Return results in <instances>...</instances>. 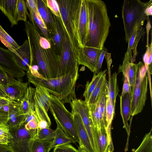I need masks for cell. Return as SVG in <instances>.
<instances>
[{
	"instance_id": "42",
	"label": "cell",
	"mask_w": 152,
	"mask_h": 152,
	"mask_svg": "<svg viewBox=\"0 0 152 152\" xmlns=\"http://www.w3.org/2000/svg\"><path fill=\"white\" fill-rule=\"evenodd\" d=\"M124 83L123 86L122 92L120 96L122 97L127 93H130V87L129 84L127 76L126 75L124 76Z\"/></svg>"
},
{
	"instance_id": "8",
	"label": "cell",
	"mask_w": 152,
	"mask_h": 152,
	"mask_svg": "<svg viewBox=\"0 0 152 152\" xmlns=\"http://www.w3.org/2000/svg\"><path fill=\"white\" fill-rule=\"evenodd\" d=\"M12 136L7 146L11 152H31L37 129L27 130L25 124L18 129H10Z\"/></svg>"
},
{
	"instance_id": "16",
	"label": "cell",
	"mask_w": 152,
	"mask_h": 152,
	"mask_svg": "<svg viewBox=\"0 0 152 152\" xmlns=\"http://www.w3.org/2000/svg\"><path fill=\"white\" fill-rule=\"evenodd\" d=\"M53 16L55 27L48 34L49 40L60 56L65 38L66 29L61 19L53 14Z\"/></svg>"
},
{
	"instance_id": "1",
	"label": "cell",
	"mask_w": 152,
	"mask_h": 152,
	"mask_svg": "<svg viewBox=\"0 0 152 152\" xmlns=\"http://www.w3.org/2000/svg\"><path fill=\"white\" fill-rule=\"evenodd\" d=\"M30 20L31 22L28 20L25 22V31L31 51V66L36 65L38 66L39 72L43 78L58 77L60 56L52 45L46 49L41 47L39 42L40 34L33 20Z\"/></svg>"
},
{
	"instance_id": "47",
	"label": "cell",
	"mask_w": 152,
	"mask_h": 152,
	"mask_svg": "<svg viewBox=\"0 0 152 152\" xmlns=\"http://www.w3.org/2000/svg\"><path fill=\"white\" fill-rule=\"evenodd\" d=\"M104 57L105 58L107 62L109 78H110L111 76L110 73V66L112 63V60L111 58V53L107 52L105 55Z\"/></svg>"
},
{
	"instance_id": "44",
	"label": "cell",
	"mask_w": 152,
	"mask_h": 152,
	"mask_svg": "<svg viewBox=\"0 0 152 152\" xmlns=\"http://www.w3.org/2000/svg\"><path fill=\"white\" fill-rule=\"evenodd\" d=\"M25 2L28 9H31L34 12L38 11L36 0H26Z\"/></svg>"
},
{
	"instance_id": "13",
	"label": "cell",
	"mask_w": 152,
	"mask_h": 152,
	"mask_svg": "<svg viewBox=\"0 0 152 152\" xmlns=\"http://www.w3.org/2000/svg\"><path fill=\"white\" fill-rule=\"evenodd\" d=\"M0 67L7 73L15 78H22L25 71L18 64L13 53L0 47Z\"/></svg>"
},
{
	"instance_id": "46",
	"label": "cell",
	"mask_w": 152,
	"mask_h": 152,
	"mask_svg": "<svg viewBox=\"0 0 152 152\" xmlns=\"http://www.w3.org/2000/svg\"><path fill=\"white\" fill-rule=\"evenodd\" d=\"M9 119L8 113L0 110V124H7Z\"/></svg>"
},
{
	"instance_id": "53",
	"label": "cell",
	"mask_w": 152,
	"mask_h": 152,
	"mask_svg": "<svg viewBox=\"0 0 152 152\" xmlns=\"http://www.w3.org/2000/svg\"><path fill=\"white\" fill-rule=\"evenodd\" d=\"M0 152H11L7 145L0 144Z\"/></svg>"
},
{
	"instance_id": "18",
	"label": "cell",
	"mask_w": 152,
	"mask_h": 152,
	"mask_svg": "<svg viewBox=\"0 0 152 152\" xmlns=\"http://www.w3.org/2000/svg\"><path fill=\"white\" fill-rule=\"evenodd\" d=\"M17 55L13 53L15 59L18 64L27 72L31 66V57L29 43L26 40L23 44L15 50Z\"/></svg>"
},
{
	"instance_id": "35",
	"label": "cell",
	"mask_w": 152,
	"mask_h": 152,
	"mask_svg": "<svg viewBox=\"0 0 152 152\" xmlns=\"http://www.w3.org/2000/svg\"><path fill=\"white\" fill-rule=\"evenodd\" d=\"M134 152H152V129L145 135L141 143Z\"/></svg>"
},
{
	"instance_id": "25",
	"label": "cell",
	"mask_w": 152,
	"mask_h": 152,
	"mask_svg": "<svg viewBox=\"0 0 152 152\" xmlns=\"http://www.w3.org/2000/svg\"><path fill=\"white\" fill-rule=\"evenodd\" d=\"M107 69L103 71L92 93L88 104H96L102 95L107 87V82L106 78Z\"/></svg>"
},
{
	"instance_id": "12",
	"label": "cell",
	"mask_w": 152,
	"mask_h": 152,
	"mask_svg": "<svg viewBox=\"0 0 152 152\" xmlns=\"http://www.w3.org/2000/svg\"><path fill=\"white\" fill-rule=\"evenodd\" d=\"M76 23L79 47L82 48L87 42L88 34V20L86 0H80Z\"/></svg>"
},
{
	"instance_id": "29",
	"label": "cell",
	"mask_w": 152,
	"mask_h": 152,
	"mask_svg": "<svg viewBox=\"0 0 152 152\" xmlns=\"http://www.w3.org/2000/svg\"><path fill=\"white\" fill-rule=\"evenodd\" d=\"M55 130V137L52 140L51 149L58 146L73 143L71 139L66 135L58 124H57Z\"/></svg>"
},
{
	"instance_id": "40",
	"label": "cell",
	"mask_w": 152,
	"mask_h": 152,
	"mask_svg": "<svg viewBox=\"0 0 152 152\" xmlns=\"http://www.w3.org/2000/svg\"><path fill=\"white\" fill-rule=\"evenodd\" d=\"M53 152H78V150L71 145L66 144L55 147Z\"/></svg>"
},
{
	"instance_id": "49",
	"label": "cell",
	"mask_w": 152,
	"mask_h": 152,
	"mask_svg": "<svg viewBox=\"0 0 152 152\" xmlns=\"http://www.w3.org/2000/svg\"><path fill=\"white\" fill-rule=\"evenodd\" d=\"M152 40H151V43L150 45V50L149 53L148 60V64L149 69L151 75L152 74Z\"/></svg>"
},
{
	"instance_id": "23",
	"label": "cell",
	"mask_w": 152,
	"mask_h": 152,
	"mask_svg": "<svg viewBox=\"0 0 152 152\" xmlns=\"http://www.w3.org/2000/svg\"><path fill=\"white\" fill-rule=\"evenodd\" d=\"M39 14L45 25L48 34L54 28L53 14L47 7L45 0H36Z\"/></svg>"
},
{
	"instance_id": "3",
	"label": "cell",
	"mask_w": 152,
	"mask_h": 152,
	"mask_svg": "<svg viewBox=\"0 0 152 152\" xmlns=\"http://www.w3.org/2000/svg\"><path fill=\"white\" fill-rule=\"evenodd\" d=\"M28 82L36 87L44 88L49 93L58 98L64 104L70 103L76 98L75 85L78 73L69 74L54 78L44 79L35 77L30 72L26 73Z\"/></svg>"
},
{
	"instance_id": "2",
	"label": "cell",
	"mask_w": 152,
	"mask_h": 152,
	"mask_svg": "<svg viewBox=\"0 0 152 152\" xmlns=\"http://www.w3.org/2000/svg\"><path fill=\"white\" fill-rule=\"evenodd\" d=\"M88 20V41L84 46L102 49L111 26L106 5L101 0H86Z\"/></svg>"
},
{
	"instance_id": "52",
	"label": "cell",
	"mask_w": 152,
	"mask_h": 152,
	"mask_svg": "<svg viewBox=\"0 0 152 152\" xmlns=\"http://www.w3.org/2000/svg\"><path fill=\"white\" fill-rule=\"evenodd\" d=\"M148 19V22L146 25V29L147 34V45L146 46L149 45L148 40H149V33L150 29L151 28V24L150 20L149 19Z\"/></svg>"
},
{
	"instance_id": "15",
	"label": "cell",
	"mask_w": 152,
	"mask_h": 152,
	"mask_svg": "<svg viewBox=\"0 0 152 152\" xmlns=\"http://www.w3.org/2000/svg\"><path fill=\"white\" fill-rule=\"evenodd\" d=\"M101 50L86 46L79 48L76 54L78 65L87 67L94 74Z\"/></svg>"
},
{
	"instance_id": "17",
	"label": "cell",
	"mask_w": 152,
	"mask_h": 152,
	"mask_svg": "<svg viewBox=\"0 0 152 152\" xmlns=\"http://www.w3.org/2000/svg\"><path fill=\"white\" fill-rule=\"evenodd\" d=\"M71 113L80 140L79 146H82L86 152H94L80 116L78 113L73 111H71Z\"/></svg>"
},
{
	"instance_id": "4",
	"label": "cell",
	"mask_w": 152,
	"mask_h": 152,
	"mask_svg": "<svg viewBox=\"0 0 152 152\" xmlns=\"http://www.w3.org/2000/svg\"><path fill=\"white\" fill-rule=\"evenodd\" d=\"M152 4V0L143 2L140 0H124L122 8L126 42L128 43L135 28L141 27L148 18L145 13L146 8Z\"/></svg>"
},
{
	"instance_id": "57",
	"label": "cell",
	"mask_w": 152,
	"mask_h": 152,
	"mask_svg": "<svg viewBox=\"0 0 152 152\" xmlns=\"http://www.w3.org/2000/svg\"><path fill=\"white\" fill-rule=\"evenodd\" d=\"M1 99V98H0V99Z\"/></svg>"
},
{
	"instance_id": "51",
	"label": "cell",
	"mask_w": 152,
	"mask_h": 152,
	"mask_svg": "<svg viewBox=\"0 0 152 152\" xmlns=\"http://www.w3.org/2000/svg\"><path fill=\"white\" fill-rule=\"evenodd\" d=\"M50 128L48 123L45 121H41L38 123V129H41L45 128Z\"/></svg>"
},
{
	"instance_id": "9",
	"label": "cell",
	"mask_w": 152,
	"mask_h": 152,
	"mask_svg": "<svg viewBox=\"0 0 152 152\" xmlns=\"http://www.w3.org/2000/svg\"><path fill=\"white\" fill-rule=\"evenodd\" d=\"M60 77L69 74L78 73V64L76 55L66 30L65 38L59 58Z\"/></svg>"
},
{
	"instance_id": "24",
	"label": "cell",
	"mask_w": 152,
	"mask_h": 152,
	"mask_svg": "<svg viewBox=\"0 0 152 152\" xmlns=\"http://www.w3.org/2000/svg\"><path fill=\"white\" fill-rule=\"evenodd\" d=\"M115 106L107 95L105 114L106 131L109 144L108 152H113L114 151V147L111 135V127L112 121L115 115Z\"/></svg>"
},
{
	"instance_id": "22",
	"label": "cell",
	"mask_w": 152,
	"mask_h": 152,
	"mask_svg": "<svg viewBox=\"0 0 152 152\" xmlns=\"http://www.w3.org/2000/svg\"><path fill=\"white\" fill-rule=\"evenodd\" d=\"M131 99L130 92L127 93L122 97L120 96V113L123 120V127L127 133L128 139L130 130V126L128 124V121L131 118Z\"/></svg>"
},
{
	"instance_id": "14",
	"label": "cell",
	"mask_w": 152,
	"mask_h": 152,
	"mask_svg": "<svg viewBox=\"0 0 152 152\" xmlns=\"http://www.w3.org/2000/svg\"><path fill=\"white\" fill-rule=\"evenodd\" d=\"M72 111L78 113L80 116L89 138L91 145L95 152L94 145L92 134L93 126L90 118L88 104L81 99L75 98L70 103Z\"/></svg>"
},
{
	"instance_id": "10",
	"label": "cell",
	"mask_w": 152,
	"mask_h": 152,
	"mask_svg": "<svg viewBox=\"0 0 152 152\" xmlns=\"http://www.w3.org/2000/svg\"><path fill=\"white\" fill-rule=\"evenodd\" d=\"M7 75L6 84L1 86L9 99L20 103L28 87V82H23L22 78H15L8 74Z\"/></svg>"
},
{
	"instance_id": "45",
	"label": "cell",
	"mask_w": 152,
	"mask_h": 152,
	"mask_svg": "<svg viewBox=\"0 0 152 152\" xmlns=\"http://www.w3.org/2000/svg\"><path fill=\"white\" fill-rule=\"evenodd\" d=\"M25 127L27 130L37 129L38 128V122L35 119L31 120L25 124Z\"/></svg>"
},
{
	"instance_id": "50",
	"label": "cell",
	"mask_w": 152,
	"mask_h": 152,
	"mask_svg": "<svg viewBox=\"0 0 152 152\" xmlns=\"http://www.w3.org/2000/svg\"><path fill=\"white\" fill-rule=\"evenodd\" d=\"M11 101L7 97L0 99V110H3L4 106L9 104Z\"/></svg>"
},
{
	"instance_id": "48",
	"label": "cell",
	"mask_w": 152,
	"mask_h": 152,
	"mask_svg": "<svg viewBox=\"0 0 152 152\" xmlns=\"http://www.w3.org/2000/svg\"><path fill=\"white\" fill-rule=\"evenodd\" d=\"M7 74L0 67V84L6 85L7 83Z\"/></svg>"
},
{
	"instance_id": "28",
	"label": "cell",
	"mask_w": 152,
	"mask_h": 152,
	"mask_svg": "<svg viewBox=\"0 0 152 152\" xmlns=\"http://www.w3.org/2000/svg\"><path fill=\"white\" fill-rule=\"evenodd\" d=\"M117 74L115 72L109 78L107 82V97L115 106L116 97L119 92L117 81Z\"/></svg>"
},
{
	"instance_id": "56",
	"label": "cell",
	"mask_w": 152,
	"mask_h": 152,
	"mask_svg": "<svg viewBox=\"0 0 152 152\" xmlns=\"http://www.w3.org/2000/svg\"><path fill=\"white\" fill-rule=\"evenodd\" d=\"M78 152H86L83 148L81 146H79L77 149Z\"/></svg>"
},
{
	"instance_id": "54",
	"label": "cell",
	"mask_w": 152,
	"mask_h": 152,
	"mask_svg": "<svg viewBox=\"0 0 152 152\" xmlns=\"http://www.w3.org/2000/svg\"><path fill=\"white\" fill-rule=\"evenodd\" d=\"M145 13L148 17L152 15V4L148 6L145 10Z\"/></svg>"
},
{
	"instance_id": "11",
	"label": "cell",
	"mask_w": 152,
	"mask_h": 152,
	"mask_svg": "<svg viewBox=\"0 0 152 152\" xmlns=\"http://www.w3.org/2000/svg\"><path fill=\"white\" fill-rule=\"evenodd\" d=\"M50 95V93L44 88L40 86L36 87L34 96L35 113L39 122L45 121L50 127L51 123L48 114L49 108Z\"/></svg>"
},
{
	"instance_id": "31",
	"label": "cell",
	"mask_w": 152,
	"mask_h": 152,
	"mask_svg": "<svg viewBox=\"0 0 152 152\" xmlns=\"http://www.w3.org/2000/svg\"><path fill=\"white\" fill-rule=\"evenodd\" d=\"M29 14L27 10L25 1L24 0H17L15 14V19L18 23L19 20H22L25 22L27 20V16Z\"/></svg>"
},
{
	"instance_id": "6",
	"label": "cell",
	"mask_w": 152,
	"mask_h": 152,
	"mask_svg": "<svg viewBox=\"0 0 152 152\" xmlns=\"http://www.w3.org/2000/svg\"><path fill=\"white\" fill-rule=\"evenodd\" d=\"M49 109L57 123L72 141L79 143L72 114L66 108L64 104L57 97L50 94Z\"/></svg>"
},
{
	"instance_id": "36",
	"label": "cell",
	"mask_w": 152,
	"mask_h": 152,
	"mask_svg": "<svg viewBox=\"0 0 152 152\" xmlns=\"http://www.w3.org/2000/svg\"><path fill=\"white\" fill-rule=\"evenodd\" d=\"M55 130L49 128L37 129L35 139L52 141L55 137Z\"/></svg>"
},
{
	"instance_id": "5",
	"label": "cell",
	"mask_w": 152,
	"mask_h": 152,
	"mask_svg": "<svg viewBox=\"0 0 152 152\" xmlns=\"http://www.w3.org/2000/svg\"><path fill=\"white\" fill-rule=\"evenodd\" d=\"M61 19L76 55L79 47L77 15L80 0H57Z\"/></svg>"
},
{
	"instance_id": "27",
	"label": "cell",
	"mask_w": 152,
	"mask_h": 152,
	"mask_svg": "<svg viewBox=\"0 0 152 152\" xmlns=\"http://www.w3.org/2000/svg\"><path fill=\"white\" fill-rule=\"evenodd\" d=\"M90 116L94 126L97 129L105 127L106 123L99 113L97 102L93 104H88Z\"/></svg>"
},
{
	"instance_id": "38",
	"label": "cell",
	"mask_w": 152,
	"mask_h": 152,
	"mask_svg": "<svg viewBox=\"0 0 152 152\" xmlns=\"http://www.w3.org/2000/svg\"><path fill=\"white\" fill-rule=\"evenodd\" d=\"M144 33V28H143L142 26L139 28L137 31L132 49L133 53V56H132V63H134V62L135 61L137 53V48L138 44L142 35Z\"/></svg>"
},
{
	"instance_id": "43",
	"label": "cell",
	"mask_w": 152,
	"mask_h": 152,
	"mask_svg": "<svg viewBox=\"0 0 152 152\" xmlns=\"http://www.w3.org/2000/svg\"><path fill=\"white\" fill-rule=\"evenodd\" d=\"M142 27V26H141ZM141 27L139 26H137L135 28L134 31L133 32L132 34V36L130 38L129 41L128 43V47L127 48V51L126 52L128 53H129L132 50V47L134 41V40L135 38V37L136 36V34H137V31L138 29V28Z\"/></svg>"
},
{
	"instance_id": "7",
	"label": "cell",
	"mask_w": 152,
	"mask_h": 152,
	"mask_svg": "<svg viewBox=\"0 0 152 152\" xmlns=\"http://www.w3.org/2000/svg\"><path fill=\"white\" fill-rule=\"evenodd\" d=\"M137 65L134 86L131 99V118L142 112L147 99L148 80L146 69L141 61Z\"/></svg>"
},
{
	"instance_id": "21",
	"label": "cell",
	"mask_w": 152,
	"mask_h": 152,
	"mask_svg": "<svg viewBox=\"0 0 152 152\" xmlns=\"http://www.w3.org/2000/svg\"><path fill=\"white\" fill-rule=\"evenodd\" d=\"M36 88L29 86L23 97L19 104V109L20 113L27 115L35 113L34 110V96Z\"/></svg>"
},
{
	"instance_id": "55",
	"label": "cell",
	"mask_w": 152,
	"mask_h": 152,
	"mask_svg": "<svg viewBox=\"0 0 152 152\" xmlns=\"http://www.w3.org/2000/svg\"><path fill=\"white\" fill-rule=\"evenodd\" d=\"M7 97V95L5 91L0 84V98H3Z\"/></svg>"
},
{
	"instance_id": "33",
	"label": "cell",
	"mask_w": 152,
	"mask_h": 152,
	"mask_svg": "<svg viewBox=\"0 0 152 152\" xmlns=\"http://www.w3.org/2000/svg\"><path fill=\"white\" fill-rule=\"evenodd\" d=\"M30 14L28 16L30 19L32 20L44 37L49 40L48 31L39 14H36L31 9H28Z\"/></svg>"
},
{
	"instance_id": "34",
	"label": "cell",
	"mask_w": 152,
	"mask_h": 152,
	"mask_svg": "<svg viewBox=\"0 0 152 152\" xmlns=\"http://www.w3.org/2000/svg\"><path fill=\"white\" fill-rule=\"evenodd\" d=\"M52 141L35 139L33 142L31 152H49L51 150Z\"/></svg>"
},
{
	"instance_id": "41",
	"label": "cell",
	"mask_w": 152,
	"mask_h": 152,
	"mask_svg": "<svg viewBox=\"0 0 152 152\" xmlns=\"http://www.w3.org/2000/svg\"><path fill=\"white\" fill-rule=\"evenodd\" d=\"M107 52V49L105 47L101 50L100 56L97 64L96 69L94 75H96L100 72V69L102 67L103 59L106 53Z\"/></svg>"
},
{
	"instance_id": "37",
	"label": "cell",
	"mask_w": 152,
	"mask_h": 152,
	"mask_svg": "<svg viewBox=\"0 0 152 152\" xmlns=\"http://www.w3.org/2000/svg\"><path fill=\"white\" fill-rule=\"evenodd\" d=\"M12 137L7 124H0V144L7 145Z\"/></svg>"
},
{
	"instance_id": "19",
	"label": "cell",
	"mask_w": 152,
	"mask_h": 152,
	"mask_svg": "<svg viewBox=\"0 0 152 152\" xmlns=\"http://www.w3.org/2000/svg\"><path fill=\"white\" fill-rule=\"evenodd\" d=\"M19 103L12 101L9 104V119L7 123L9 129H16L25 124L26 115H22L19 109Z\"/></svg>"
},
{
	"instance_id": "20",
	"label": "cell",
	"mask_w": 152,
	"mask_h": 152,
	"mask_svg": "<svg viewBox=\"0 0 152 152\" xmlns=\"http://www.w3.org/2000/svg\"><path fill=\"white\" fill-rule=\"evenodd\" d=\"M95 152H108L109 146L106 128L97 129L94 126L92 129Z\"/></svg>"
},
{
	"instance_id": "39",
	"label": "cell",
	"mask_w": 152,
	"mask_h": 152,
	"mask_svg": "<svg viewBox=\"0 0 152 152\" xmlns=\"http://www.w3.org/2000/svg\"><path fill=\"white\" fill-rule=\"evenodd\" d=\"M46 4L51 12L56 16L60 18L59 6L57 0H45Z\"/></svg>"
},
{
	"instance_id": "30",
	"label": "cell",
	"mask_w": 152,
	"mask_h": 152,
	"mask_svg": "<svg viewBox=\"0 0 152 152\" xmlns=\"http://www.w3.org/2000/svg\"><path fill=\"white\" fill-rule=\"evenodd\" d=\"M0 40L1 42L13 53L17 55L15 50L19 46L14 40L5 31L0 24Z\"/></svg>"
},
{
	"instance_id": "32",
	"label": "cell",
	"mask_w": 152,
	"mask_h": 152,
	"mask_svg": "<svg viewBox=\"0 0 152 152\" xmlns=\"http://www.w3.org/2000/svg\"><path fill=\"white\" fill-rule=\"evenodd\" d=\"M103 72V71L100 72L98 74L94 75L91 82H87L83 94V96L85 99V101L87 103H88L90 96L96 87Z\"/></svg>"
},
{
	"instance_id": "26",
	"label": "cell",
	"mask_w": 152,
	"mask_h": 152,
	"mask_svg": "<svg viewBox=\"0 0 152 152\" xmlns=\"http://www.w3.org/2000/svg\"><path fill=\"white\" fill-rule=\"evenodd\" d=\"M17 0H0V10L8 18L11 26L17 24L15 14Z\"/></svg>"
}]
</instances>
